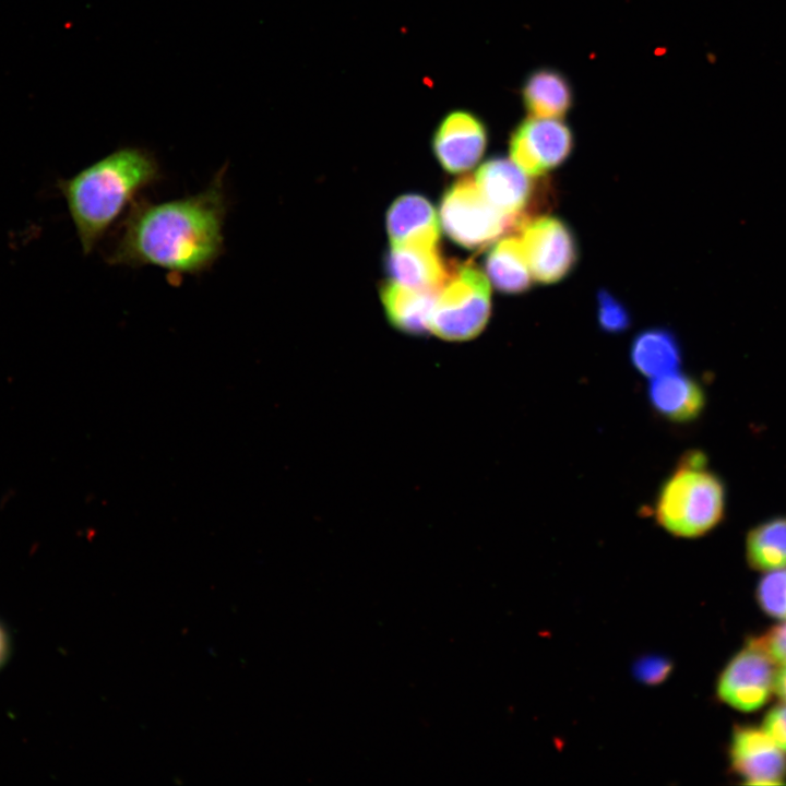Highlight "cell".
Instances as JSON below:
<instances>
[{"mask_svg": "<svg viewBox=\"0 0 786 786\" xmlns=\"http://www.w3.org/2000/svg\"><path fill=\"white\" fill-rule=\"evenodd\" d=\"M776 667L764 652L747 643L727 662L717 677L718 700L740 712L758 711L774 694Z\"/></svg>", "mask_w": 786, "mask_h": 786, "instance_id": "52a82bcc", "label": "cell"}, {"mask_svg": "<svg viewBox=\"0 0 786 786\" xmlns=\"http://www.w3.org/2000/svg\"><path fill=\"white\" fill-rule=\"evenodd\" d=\"M733 772L747 785L786 783V753L760 727L735 725L728 746Z\"/></svg>", "mask_w": 786, "mask_h": 786, "instance_id": "9c48e42d", "label": "cell"}, {"mask_svg": "<svg viewBox=\"0 0 786 786\" xmlns=\"http://www.w3.org/2000/svg\"><path fill=\"white\" fill-rule=\"evenodd\" d=\"M747 643L764 652L776 666L786 664V620L771 627L758 636H751Z\"/></svg>", "mask_w": 786, "mask_h": 786, "instance_id": "7402d4cb", "label": "cell"}, {"mask_svg": "<svg viewBox=\"0 0 786 786\" xmlns=\"http://www.w3.org/2000/svg\"><path fill=\"white\" fill-rule=\"evenodd\" d=\"M160 178V166L151 151L124 146L59 179L57 187L83 253L90 254L138 194Z\"/></svg>", "mask_w": 786, "mask_h": 786, "instance_id": "7a4b0ae2", "label": "cell"}, {"mask_svg": "<svg viewBox=\"0 0 786 786\" xmlns=\"http://www.w3.org/2000/svg\"><path fill=\"white\" fill-rule=\"evenodd\" d=\"M755 598L765 615L786 620V568L764 572L758 582Z\"/></svg>", "mask_w": 786, "mask_h": 786, "instance_id": "ffe728a7", "label": "cell"}, {"mask_svg": "<svg viewBox=\"0 0 786 786\" xmlns=\"http://www.w3.org/2000/svg\"><path fill=\"white\" fill-rule=\"evenodd\" d=\"M648 405L662 419L674 425L696 421L706 407V392L700 381L680 370L648 380Z\"/></svg>", "mask_w": 786, "mask_h": 786, "instance_id": "7c38bea8", "label": "cell"}, {"mask_svg": "<svg viewBox=\"0 0 786 786\" xmlns=\"http://www.w3.org/2000/svg\"><path fill=\"white\" fill-rule=\"evenodd\" d=\"M226 168L195 194L158 203L134 201L107 263L156 266L176 275H198L211 269L224 252Z\"/></svg>", "mask_w": 786, "mask_h": 786, "instance_id": "6da1fadb", "label": "cell"}, {"mask_svg": "<svg viewBox=\"0 0 786 786\" xmlns=\"http://www.w3.org/2000/svg\"><path fill=\"white\" fill-rule=\"evenodd\" d=\"M597 321L603 332L618 334L629 329L631 315L618 298L600 289L597 294Z\"/></svg>", "mask_w": 786, "mask_h": 786, "instance_id": "44dd1931", "label": "cell"}, {"mask_svg": "<svg viewBox=\"0 0 786 786\" xmlns=\"http://www.w3.org/2000/svg\"><path fill=\"white\" fill-rule=\"evenodd\" d=\"M648 509L666 533L684 539L700 538L725 520L727 487L704 452L688 450L662 481Z\"/></svg>", "mask_w": 786, "mask_h": 786, "instance_id": "3957f363", "label": "cell"}, {"mask_svg": "<svg viewBox=\"0 0 786 786\" xmlns=\"http://www.w3.org/2000/svg\"><path fill=\"white\" fill-rule=\"evenodd\" d=\"M487 139V130L480 119L458 110L449 114L439 124L432 148L446 171L460 174L478 163L486 150Z\"/></svg>", "mask_w": 786, "mask_h": 786, "instance_id": "8fae6325", "label": "cell"}, {"mask_svg": "<svg viewBox=\"0 0 786 786\" xmlns=\"http://www.w3.org/2000/svg\"><path fill=\"white\" fill-rule=\"evenodd\" d=\"M491 311L490 286L473 263H451L430 318L429 332L452 342L476 337Z\"/></svg>", "mask_w": 786, "mask_h": 786, "instance_id": "277c9868", "label": "cell"}, {"mask_svg": "<svg viewBox=\"0 0 786 786\" xmlns=\"http://www.w3.org/2000/svg\"><path fill=\"white\" fill-rule=\"evenodd\" d=\"M392 247H438L439 218L433 205L418 194L397 198L386 213Z\"/></svg>", "mask_w": 786, "mask_h": 786, "instance_id": "4fadbf2b", "label": "cell"}, {"mask_svg": "<svg viewBox=\"0 0 786 786\" xmlns=\"http://www.w3.org/2000/svg\"><path fill=\"white\" fill-rule=\"evenodd\" d=\"M11 652V636L5 624L0 620V669L5 665Z\"/></svg>", "mask_w": 786, "mask_h": 786, "instance_id": "484cf974", "label": "cell"}, {"mask_svg": "<svg viewBox=\"0 0 786 786\" xmlns=\"http://www.w3.org/2000/svg\"><path fill=\"white\" fill-rule=\"evenodd\" d=\"M524 253L534 279L553 284L574 269L579 248L571 228L561 219L544 216L520 228Z\"/></svg>", "mask_w": 786, "mask_h": 786, "instance_id": "8992f818", "label": "cell"}, {"mask_svg": "<svg viewBox=\"0 0 786 786\" xmlns=\"http://www.w3.org/2000/svg\"><path fill=\"white\" fill-rule=\"evenodd\" d=\"M667 671L668 665H666L664 660L657 658L644 659V662L641 663L638 667L639 676L644 681L651 682L663 679Z\"/></svg>", "mask_w": 786, "mask_h": 786, "instance_id": "cb8c5ba5", "label": "cell"}, {"mask_svg": "<svg viewBox=\"0 0 786 786\" xmlns=\"http://www.w3.org/2000/svg\"><path fill=\"white\" fill-rule=\"evenodd\" d=\"M761 728L786 753V702H779L766 712Z\"/></svg>", "mask_w": 786, "mask_h": 786, "instance_id": "603a6c76", "label": "cell"}, {"mask_svg": "<svg viewBox=\"0 0 786 786\" xmlns=\"http://www.w3.org/2000/svg\"><path fill=\"white\" fill-rule=\"evenodd\" d=\"M630 362L642 377L650 379L679 370L681 346L666 327H650L638 333L630 345Z\"/></svg>", "mask_w": 786, "mask_h": 786, "instance_id": "2e32d148", "label": "cell"}, {"mask_svg": "<svg viewBox=\"0 0 786 786\" xmlns=\"http://www.w3.org/2000/svg\"><path fill=\"white\" fill-rule=\"evenodd\" d=\"M773 693L781 702H786V664L776 667Z\"/></svg>", "mask_w": 786, "mask_h": 786, "instance_id": "d4e9b609", "label": "cell"}, {"mask_svg": "<svg viewBox=\"0 0 786 786\" xmlns=\"http://www.w3.org/2000/svg\"><path fill=\"white\" fill-rule=\"evenodd\" d=\"M450 264L438 247H392L385 258L391 281L416 290L439 291L444 284Z\"/></svg>", "mask_w": 786, "mask_h": 786, "instance_id": "5bb4252c", "label": "cell"}, {"mask_svg": "<svg viewBox=\"0 0 786 786\" xmlns=\"http://www.w3.org/2000/svg\"><path fill=\"white\" fill-rule=\"evenodd\" d=\"M439 291H422L385 283L380 290L385 315L398 331L410 335L429 332L430 318Z\"/></svg>", "mask_w": 786, "mask_h": 786, "instance_id": "9a60e30c", "label": "cell"}, {"mask_svg": "<svg viewBox=\"0 0 786 786\" xmlns=\"http://www.w3.org/2000/svg\"><path fill=\"white\" fill-rule=\"evenodd\" d=\"M492 285L505 294H520L532 286V273L517 236L500 239L488 252L485 261Z\"/></svg>", "mask_w": 786, "mask_h": 786, "instance_id": "e0dca14e", "label": "cell"}, {"mask_svg": "<svg viewBox=\"0 0 786 786\" xmlns=\"http://www.w3.org/2000/svg\"><path fill=\"white\" fill-rule=\"evenodd\" d=\"M509 147L511 159L525 174L541 176L569 157L573 134L559 119L531 116L514 130Z\"/></svg>", "mask_w": 786, "mask_h": 786, "instance_id": "ba28073f", "label": "cell"}, {"mask_svg": "<svg viewBox=\"0 0 786 786\" xmlns=\"http://www.w3.org/2000/svg\"><path fill=\"white\" fill-rule=\"evenodd\" d=\"M440 217L445 234L471 250L484 249L510 228L515 229L513 222L485 199L472 177H461L446 189Z\"/></svg>", "mask_w": 786, "mask_h": 786, "instance_id": "5b68a950", "label": "cell"}, {"mask_svg": "<svg viewBox=\"0 0 786 786\" xmlns=\"http://www.w3.org/2000/svg\"><path fill=\"white\" fill-rule=\"evenodd\" d=\"M474 180L485 199L510 218L515 229L528 221L525 210L533 199V182L513 160L491 158L478 168Z\"/></svg>", "mask_w": 786, "mask_h": 786, "instance_id": "30bf717a", "label": "cell"}, {"mask_svg": "<svg viewBox=\"0 0 786 786\" xmlns=\"http://www.w3.org/2000/svg\"><path fill=\"white\" fill-rule=\"evenodd\" d=\"M745 558L759 572L786 568V514L767 517L749 528Z\"/></svg>", "mask_w": 786, "mask_h": 786, "instance_id": "ac0fdd59", "label": "cell"}, {"mask_svg": "<svg viewBox=\"0 0 786 786\" xmlns=\"http://www.w3.org/2000/svg\"><path fill=\"white\" fill-rule=\"evenodd\" d=\"M523 99L532 117L560 119L572 105V92L559 72L543 69L525 81Z\"/></svg>", "mask_w": 786, "mask_h": 786, "instance_id": "d6986e66", "label": "cell"}]
</instances>
